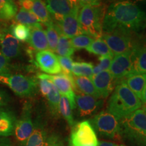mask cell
Segmentation results:
<instances>
[{
    "label": "cell",
    "mask_w": 146,
    "mask_h": 146,
    "mask_svg": "<svg viewBox=\"0 0 146 146\" xmlns=\"http://www.w3.org/2000/svg\"><path fill=\"white\" fill-rule=\"evenodd\" d=\"M94 66L91 62H74L72 66V72L76 76H85L91 78L92 77L93 69Z\"/></svg>",
    "instance_id": "29"
},
{
    "label": "cell",
    "mask_w": 146,
    "mask_h": 146,
    "mask_svg": "<svg viewBox=\"0 0 146 146\" xmlns=\"http://www.w3.org/2000/svg\"><path fill=\"white\" fill-rule=\"evenodd\" d=\"M118 146H125V145H118Z\"/></svg>",
    "instance_id": "52"
},
{
    "label": "cell",
    "mask_w": 146,
    "mask_h": 146,
    "mask_svg": "<svg viewBox=\"0 0 146 146\" xmlns=\"http://www.w3.org/2000/svg\"><path fill=\"white\" fill-rule=\"evenodd\" d=\"M68 146H74V145H72V144H71V143H68Z\"/></svg>",
    "instance_id": "50"
},
{
    "label": "cell",
    "mask_w": 146,
    "mask_h": 146,
    "mask_svg": "<svg viewBox=\"0 0 146 146\" xmlns=\"http://www.w3.org/2000/svg\"><path fill=\"white\" fill-rule=\"evenodd\" d=\"M45 26L47 27L45 33H46L47 43H48V47L52 52H56L58 40H59V32L54 22Z\"/></svg>",
    "instance_id": "31"
},
{
    "label": "cell",
    "mask_w": 146,
    "mask_h": 146,
    "mask_svg": "<svg viewBox=\"0 0 146 146\" xmlns=\"http://www.w3.org/2000/svg\"><path fill=\"white\" fill-rule=\"evenodd\" d=\"M16 118L12 111L0 108V137H9L14 135Z\"/></svg>",
    "instance_id": "19"
},
{
    "label": "cell",
    "mask_w": 146,
    "mask_h": 146,
    "mask_svg": "<svg viewBox=\"0 0 146 146\" xmlns=\"http://www.w3.org/2000/svg\"><path fill=\"white\" fill-rule=\"evenodd\" d=\"M47 100L50 112L54 116H58L59 114V103L60 100V94L53 84L52 90L45 97Z\"/></svg>",
    "instance_id": "30"
},
{
    "label": "cell",
    "mask_w": 146,
    "mask_h": 146,
    "mask_svg": "<svg viewBox=\"0 0 146 146\" xmlns=\"http://www.w3.org/2000/svg\"><path fill=\"white\" fill-rule=\"evenodd\" d=\"M143 110H144V111H145V112H146V104L145 105V106H143Z\"/></svg>",
    "instance_id": "48"
},
{
    "label": "cell",
    "mask_w": 146,
    "mask_h": 146,
    "mask_svg": "<svg viewBox=\"0 0 146 146\" xmlns=\"http://www.w3.org/2000/svg\"><path fill=\"white\" fill-rule=\"evenodd\" d=\"M141 106V100L123 81H119L110 97L107 111L120 120Z\"/></svg>",
    "instance_id": "2"
},
{
    "label": "cell",
    "mask_w": 146,
    "mask_h": 146,
    "mask_svg": "<svg viewBox=\"0 0 146 146\" xmlns=\"http://www.w3.org/2000/svg\"><path fill=\"white\" fill-rule=\"evenodd\" d=\"M18 12V6L13 1H8L2 5L0 11V20L10 21L15 17Z\"/></svg>",
    "instance_id": "34"
},
{
    "label": "cell",
    "mask_w": 146,
    "mask_h": 146,
    "mask_svg": "<svg viewBox=\"0 0 146 146\" xmlns=\"http://www.w3.org/2000/svg\"><path fill=\"white\" fill-rule=\"evenodd\" d=\"M141 102L142 103L146 104V85L145 86V88L143 89V94H142V98H141Z\"/></svg>",
    "instance_id": "44"
},
{
    "label": "cell",
    "mask_w": 146,
    "mask_h": 146,
    "mask_svg": "<svg viewBox=\"0 0 146 146\" xmlns=\"http://www.w3.org/2000/svg\"><path fill=\"white\" fill-rule=\"evenodd\" d=\"M59 113L63 116L71 128L74 127L75 123L73 118L72 108L70 107V103L66 97L62 95L60 96L59 103Z\"/></svg>",
    "instance_id": "27"
},
{
    "label": "cell",
    "mask_w": 146,
    "mask_h": 146,
    "mask_svg": "<svg viewBox=\"0 0 146 146\" xmlns=\"http://www.w3.org/2000/svg\"><path fill=\"white\" fill-rule=\"evenodd\" d=\"M98 146H118V145H116V144L112 143V142L101 141L98 142Z\"/></svg>",
    "instance_id": "43"
},
{
    "label": "cell",
    "mask_w": 146,
    "mask_h": 146,
    "mask_svg": "<svg viewBox=\"0 0 146 146\" xmlns=\"http://www.w3.org/2000/svg\"><path fill=\"white\" fill-rule=\"evenodd\" d=\"M95 131L102 137L120 140V121L108 111H102L89 120Z\"/></svg>",
    "instance_id": "5"
},
{
    "label": "cell",
    "mask_w": 146,
    "mask_h": 146,
    "mask_svg": "<svg viewBox=\"0 0 146 146\" xmlns=\"http://www.w3.org/2000/svg\"><path fill=\"white\" fill-rule=\"evenodd\" d=\"M105 13L104 6L102 5L100 6L87 5L81 8L78 20L83 33L96 39L102 37V24Z\"/></svg>",
    "instance_id": "4"
},
{
    "label": "cell",
    "mask_w": 146,
    "mask_h": 146,
    "mask_svg": "<svg viewBox=\"0 0 146 146\" xmlns=\"http://www.w3.org/2000/svg\"><path fill=\"white\" fill-rule=\"evenodd\" d=\"M36 64L41 70L47 74H59L62 73L58 56L50 50L38 52L35 55Z\"/></svg>",
    "instance_id": "13"
},
{
    "label": "cell",
    "mask_w": 146,
    "mask_h": 146,
    "mask_svg": "<svg viewBox=\"0 0 146 146\" xmlns=\"http://www.w3.org/2000/svg\"><path fill=\"white\" fill-rule=\"evenodd\" d=\"M94 41V38L86 34H80L70 39V43L74 50L86 49Z\"/></svg>",
    "instance_id": "33"
},
{
    "label": "cell",
    "mask_w": 146,
    "mask_h": 146,
    "mask_svg": "<svg viewBox=\"0 0 146 146\" xmlns=\"http://www.w3.org/2000/svg\"><path fill=\"white\" fill-rule=\"evenodd\" d=\"M78 5H73L72 10L68 15L64 16L62 21L55 23L60 35L71 39L78 35L84 34L78 23Z\"/></svg>",
    "instance_id": "10"
},
{
    "label": "cell",
    "mask_w": 146,
    "mask_h": 146,
    "mask_svg": "<svg viewBox=\"0 0 146 146\" xmlns=\"http://www.w3.org/2000/svg\"><path fill=\"white\" fill-rule=\"evenodd\" d=\"M18 3L22 8L31 12L33 5V0H22V1H19Z\"/></svg>",
    "instance_id": "42"
},
{
    "label": "cell",
    "mask_w": 146,
    "mask_h": 146,
    "mask_svg": "<svg viewBox=\"0 0 146 146\" xmlns=\"http://www.w3.org/2000/svg\"><path fill=\"white\" fill-rule=\"evenodd\" d=\"M0 83L6 85L20 98L34 97L38 91L37 80L21 74L0 76Z\"/></svg>",
    "instance_id": "6"
},
{
    "label": "cell",
    "mask_w": 146,
    "mask_h": 146,
    "mask_svg": "<svg viewBox=\"0 0 146 146\" xmlns=\"http://www.w3.org/2000/svg\"><path fill=\"white\" fill-rule=\"evenodd\" d=\"M120 121L122 138L133 146H146V112L138 109Z\"/></svg>",
    "instance_id": "3"
},
{
    "label": "cell",
    "mask_w": 146,
    "mask_h": 146,
    "mask_svg": "<svg viewBox=\"0 0 146 146\" xmlns=\"http://www.w3.org/2000/svg\"><path fill=\"white\" fill-rule=\"evenodd\" d=\"M120 81H123L141 101L142 94L146 85V74L131 72Z\"/></svg>",
    "instance_id": "18"
},
{
    "label": "cell",
    "mask_w": 146,
    "mask_h": 146,
    "mask_svg": "<svg viewBox=\"0 0 146 146\" xmlns=\"http://www.w3.org/2000/svg\"><path fill=\"white\" fill-rule=\"evenodd\" d=\"M10 31L16 39L22 42H28L31 35L30 27L20 23L11 25Z\"/></svg>",
    "instance_id": "28"
},
{
    "label": "cell",
    "mask_w": 146,
    "mask_h": 146,
    "mask_svg": "<svg viewBox=\"0 0 146 146\" xmlns=\"http://www.w3.org/2000/svg\"><path fill=\"white\" fill-rule=\"evenodd\" d=\"M134 48L124 54L115 56L112 59L109 71L114 79L119 81L129 73L132 72Z\"/></svg>",
    "instance_id": "12"
},
{
    "label": "cell",
    "mask_w": 146,
    "mask_h": 146,
    "mask_svg": "<svg viewBox=\"0 0 146 146\" xmlns=\"http://www.w3.org/2000/svg\"><path fill=\"white\" fill-rule=\"evenodd\" d=\"M90 79L100 98H107L114 89V78L109 70L94 74Z\"/></svg>",
    "instance_id": "15"
},
{
    "label": "cell",
    "mask_w": 146,
    "mask_h": 146,
    "mask_svg": "<svg viewBox=\"0 0 146 146\" xmlns=\"http://www.w3.org/2000/svg\"><path fill=\"white\" fill-rule=\"evenodd\" d=\"M44 146H64L62 140L56 134H52L46 139Z\"/></svg>",
    "instance_id": "39"
},
{
    "label": "cell",
    "mask_w": 146,
    "mask_h": 146,
    "mask_svg": "<svg viewBox=\"0 0 146 146\" xmlns=\"http://www.w3.org/2000/svg\"><path fill=\"white\" fill-rule=\"evenodd\" d=\"M86 50L90 54L98 55L100 56H108V55L114 56L106 43L104 40L101 38H98V39L94 40L91 43V45L88 47H87Z\"/></svg>",
    "instance_id": "26"
},
{
    "label": "cell",
    "mask_w": 146,
    "mask_h": 146,
    "mask_svg": "<svg viewBox=\"0 0 146 146\" xmlns=\"http://www.w3.org/2000/svg\"><path fill=\"white\" fill-rule=\"evenodd\" d=\"M70 1V3H71V5H78V0H68Z\"/></svg>",
    "instance_id": "45"
},
{
    "label": "cell",
    "mask_w": 146,
    "mask_h": 146,
    "mask_svg": "<svg viewBox=\"0 0 146 146\" xmlns=\"http://www.w3.org/2000/svg\"><path fill=\"white\" fill-rule=\"evenodd\" d=\"M111 1H113V2H115V1H125V0H111Z\"/></svg>",
    "instance_id": "47"
},
{
    "label": "cell",
    "mask_w": 146,
    "mask_h": 146,
    "mask_svg": "<svg viewBox=\"0 0 146 146\" xmlns=\"http://www.w3.org/2000/svg\"><path fill=\"white\" fill-rule=\"evenodd\" d=\"M45 5L50 12L52 18L56 23L60 22L62 18L70 13L72 9L68 0H45Z\"/></svg>",
    "instance_id": "17"
},
{
    "label": "cell",
    "mask_w": 146,
    "mask_h": 146,
    "mask_svg": "<svg viewBox=\"0 0 146 146\" xmlns=\"http://www.w3.org/2000/svg\"><path fill=\"white\" fill-rule=\"evenodd\" d=\"M11 102V98L4 89L0 88V108L7 106Z\"/></svg>",
    "instance_id": "40"
},
{
    "label": "cell",
    "mask_w": 146,
    "mask_h": 146,
    "mask_svg": "<svg viewBox=\"0 0 146 146\" xmlns=\"http://www.w3.org/2000/svg\"><path fill=\"white\" fill-rule=\"evenodd\" d=\"M74 81L76 89L78 88V90L83 93L84 94L89 95V96L100 99L99 95L90 78L85 77V76H77L74 78Z\"/></svg>",
    "instance_id": "24"
},
{
    "label": "cell",
    "mask_w": 146,
    "mask_h": 146,
    "mask_svg": "<svg viewBox=\"0 0 146 146\" xmlns=\"http://www.w3.org/2000/svg\"><path fill=\"white\" fill-rule=\"evenodd\" d=\"M11 1V0H0V3H1V4H4V3L8 2V1Z\"/></svg>",
    "instance_id": "46"
},
{
    "label": "cell",
    "mask_w": 146,
    "mask_h": 146,
    "mask_svg": "<svg viewBox=\"0 0 146 146\" xmlns=\"http://www.w3.org/2000/svg\"><path fill=\"white\" fill-rule=\"evenodd\" d=\"M57 56L60 67L62 68V73H64V74L69 76L72 75V70L74 62H73L72 58L66 57V56Z\"/></svg>",
    "instance_id": "36"
},
{
    "label": "cell",
    "mask_w": 146,
    "mask_h": 146,
    "mask_svg": "<svg viewBox=\"0 0 146 146\" xmlns=\"http://www.w3.org/2000/svg\"><path fill=\"white\" fill-rule=\"evenodd\" d=\"M102 3V0H78V5L80 8L90 5V6H100Z\"/></svg>",
    "instance_id": "41"
},
{
    "label": "cell",
    "mask_w": 146,
    "mask_h": 146,
    "mask_svg": "<svg viewBox=\"0 0 146 146\" xmlns=\"http://www.w3.org/2000/svg\"><path fill=\"white\" fill-rule=\"evenodd\" d=\"M102 38L114 56L129 52L135 47L131 35L120 32L103 34Z\"/></svg>",
    "instance_id": "11"
},
{
    "label": "cell",
    "mask_w": 146,
    "mask_h": 146,
    "mask_svg": "<svg viewBox=\"0 0 146 146\" xmlns=\"http://www.w3.org/2000/svg\"><path fill=\"white\" fill-rule=\"evenodd\" d=\"M74 50L70 43V39L62 35H60L56 52L59 56L70 57L74 54Z\"/></svg>",
    "instance_id": "32"
},
{
    "label": "cell",
    "mask_w": 146,
    "mask_h": 146,
    "mask_svg": "<svg viewBox=\"0 0 146 146\" xmlns=\"http://www.w3.org/2000/svg\"><path fill=\"white\" fill-rule=\"evenodd\" d=\"M132 72L146 74V46L134 48Z\"/></svg>",
    "instance_id": "21"
},
{
    "label": "cell",
    "mask_w": 146,
    "mask_h": 146,
    "mask_svg": "<svg viewBox=\"0 0 146 146\" xmlns=\"http://www.w3.org/2000/svg\"><path fill=\"white\" fill-rule=\"evenodd\" d=\"M12 1H21L22 0H12Z\"/></svg>",
    "instance_id": "51"
},
{
    "label": "cell",
    "mask_w": 146,
    "mask_h": 146,
    "mask_svg": "<svg viewBox=\"0 0 146 146\" xmlns=\"http://www.w3.org/2000/svg\"><path fill=\"white\" fill-rule=\"evenodd\" d=\"M75 102L80 115L83 117L93 114L103 106V101L102 100L85 94L76 96Z\"/></svg>",
    "instance_id": "16"
},
{
    "label": "cell",
    "mask_w": 146,
    "mask_h": 146,
    "mask_svg": "<svg viewBox=\"0 0 146 146\" xmlns=\"http://www.w3.org/2000/svg\"><path fill=\"white\" fill-rule=\"evenodd\" d=\"M39 90L42 96H44L45 98L47 96V94L52 90V87L53 83L49 80L45 79V78H39Z\"/></svg>",
    "instance_id": "38"
},
{
    "label": "cell",
    "mask_w": 146,
    "mask_h": 146,
    "mask_svg": "<svg viewBox=\"0 0 146 146\" xmlns=\"http://www.w3.org/2000/svg\"><path fill=\"white\" fill-rule=\"evenodd\" d=\"M31 12L37 17L39 21L45 25L53 22L50 12L42 0H34Z\"/></svg>",
    "instance_id": "25"
},
{
    "label": "cell",
    "mask_w": 146,
    "mask_h": 146,
    "mask_svg": "<svg viewBox=\"0 0 146 146\" xmlns=\"http://www.w3.org/2000/svg\"><path fill=\"white\" fill-rule=\"evenodd\" d=\"M0 32H1V31H0Z\"/></svg>",
    "instance_id": "53"
},
{
    "label": "cell",
    "mask_w": 146,
    "mask_h": 146,
    "mask_svg": "<svg viewBox=\"0 0 146 146\" xmlns=\"http://www.w3.org/2000/svg\"><path fill=\"white\" fill-rule=\"evenodd\" d=\"M113 57L114 56H111V55L100 56L99 58L100 64H98V65L94 66V69H93V74H94V75L95 74H98L100 72H102V71L107 70L108 69H109Z\"/></svg>",
    "instance_id": "35"
},
{
    "label": "cell",
    "mask_w": 146,
    "mask_h": 146,
    "mask_svg": "<svg viewBox=\"0 0 146 146\" xmlns=\"http://www.w3.org/2000/svg\"><path fill=\"white\" fill-rule=\"evenodd\" d=\"M14 18L18 23L27 25L30 28H34V27L42 28L41 22L31 11L26 10L21 8Z\"/></svg>",
    "instance_id": "22"
},
{
    "label": "cell",
    "mask_w": 146,
    "mask_h": 146,
    "mask_svg": "<svg viewBox=\"0 0 146 146\" xmlns=\"http://www.w3.org/2000/svg\"><path fill=\"white\" fill-rule=\"evenodd\" d=\"M34 129L32 120V105L25 102L23 106L21 118L16 120L14 135L17 141L24 143L31 135Z\"/></svg>",
    "instance_id": "9"
},
{
    "label": "cell",
    "mask_w": 146,
    "mask_h": 146,
    "mask_svg": "<svg viewBox=\"0 0 146 146\" xmlns=\"http://www.w3.org/2000/svg\"><path fill=\"white\" fill-rule=\"evenodd\" d=\"M0 52L9 60L18 58L21 54V43L12 35L10 30L0 32Z\"/></svg>",
    "instance_id": "14"
},
{
    "label": "cell",
    "mask_w": 146,
    "mask_h": 146,
    "mask_svg": "<svg viewBox=\"0 0 146 146\" xmlns=\"http://www.w3.org/2000/svg\"><path fill=\"white\" fill-rule=\"evenodd\" d=\"M28 42L33 49L38 52L47 50L49 48L46 33L42 28H31V35Z\"/></svg>",
    "instance_id": "20"
},
{
    "label": "cell",
    "mask_w": 146,
    "mask_h": 146,
    "mask_svg": "<svg viewBox=\"0 0 146 146\" xmlns=\"http://www.w3.org/2000/svg\"><path fill=\"white\" fill-rule=\"evenodd\" d=\"M38 78H45L49 80L56 86L62 96L66 97L70 103L72 109L76 106L75 102L74 89H76L74 78L72 75H66L64 73H60L56 75H50L47 74H39L37 75Z\"/></svg>",
    "instance_id": "8"
},
{
    "label": "cell",
    "mask_w": 146,
    "mask_h": 146,
    "mask_svg": "<svg viewBox=\"0 0 146 146\" xmlns=\"http://www.w3.org/2000/svg\"><path fill=\"white\" fill-rule=\"evenodd\" d=\"M1 8H2V4H1V3H0V11H1Z\"/></svg>",
    "instance_id": "49"
},
{
    "label": "cell",
    "mask_w": 146,
    "mask_h": 146,
    "mask_svg": "<svg viewBox=\"0 0 146 146\" xmlns=\"http://www.w3.org/2000/svg\"><path fill=\"white\" fill-rule=\"evenodd\" d=\"M47 137L46 131L41 126L36 125L23 146H44Z\"/></svg>",
    "instance_id": "23"
},
{
    "label": "cell",
    "mask_w": 146,
    "mask_h": 146,
    "mask_svg": "<svg viewBox=\"0 0 146 146\" xmlns=\"http://www.w3.org/2000/svg\"><path fill=\"white\" fill-rule=\"evenodd\" d=\"M145 29L146 10L138 1H115L106 11L102 24L103 34L120 32L131 36L141 33Z\"/></svg>",
    "instance_id": "1"
},
{
    "label": "cell",
    "mask_w": 146,
    "mask_h": 146,
    "mask_svg": "<svg viewBox=\"0 0 146 146\" xmlns=\"http://www.w3.org/2000/svg\"><path fill=\"white\" fill-rule=\"evenodd\" d=\"M10 60L7 59L3 54L0 52V76H4L10 74L11 65L9 63Z\"/></svg>",
    "instance_id": "37"
},
{
    "label": "cell",
    "mask_w": 146,
    "mask_h": 146,
    "mask_svg": "<svg viewBox=\"0 0 146 146\" xmlns=\"http://www.w3.org/2000/svg\"><path fill=\"white\" fill-rule=\"evenodd\" d=\"M98 139L89 120H83L72 128L69 143L74 146H98Z\"/></svg>",
    "instance_id": "7"
}]
</instances>
